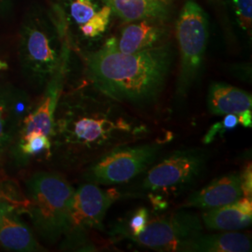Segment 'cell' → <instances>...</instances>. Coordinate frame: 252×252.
<instances>
[{"label":"cell","instance_id":"ffe728a7","mask_svg":"<svg viewBox=\"0 0 252 252\" xmlns=\"http://www.w3.org/2000/svg\"><path fill=\"white\" fill-rule=\"evenodd\" d=\"M52 148V140L48 135L38 131H32L19 136L13 150L17 152L20 158L26 159L41 153H48L51 155Z\"/></svg>","mask_w":252,"mask_h":252},{"label":"cell","instance_id":"f1b7e54d","mask_svg":"<svg viewBox=\"0 0 252 252\" xmlns=\"http://www.w3.org/2000/svg\"><path fill=\"white\" fill-rule=\"evenodd\" d=\"M160 1H162V2H164V3H166V4H169L172 0H160Z\"/></svg>","mask_w":252,"mask_h":252},{"label":"cell","instance_id":"8fae6325","mask_svg":"<svg viewBox=\"0 0 252 252\" xmlns=\"http://www.w3.org/2000/svg\"><path fill=\"white\" fill-rule=\"evenodd\" d=\"M31 110L26 93L9 85H0V177L8 154L18 140L23 121Z\"/></svg>","mask_w":252,"mask_h":252},{"label":"cell","instance_id":"3957f363","mask_svg":"<svg viewBox=\"0 0 252 252\" xmlns=\"http://www.w3.org/2000/svg\"><path fill=\"white\" fill-rule=\"evenodd\" d=\"M71 49L66 34L52 10L31 8L19 29L18 56L30 83L44 87Z\"/></svg>","mask_w":252,"mask_h":252},{"label":"cell","instance_id":"52a82bcc","mask_svg":"<svg viewBox=\"0 0 252 252\" xmlns=\"http://www.w3.org/2000/svg\"><path fill=\"white\" fill-rule=\"evenodd\" d=\"M52 11L74 43L91 46L105 36L112 10L104 0H52Z\"/></svg>","mask_w":252,"mask_h":252},{"label":"cell","instance_id":"e0dca14e","mask_svg":"<svg viewBox=\"0 0 252 252\" xmlns=\"http://www.w3.org/2000/svg\"><path fill=\"white\" fill-rule=\"evenodd\" d=\"M207 108L213 115H238L252 109V94L246 91L222 82H213L208 89Z\"/></svg>","mask_w":252,"mask_h":252},{"label":"cell","instance_id":"9c48e42d","mask_svg":"<svg viewBox=\"0 0 252 252\" xmlns=\"http://www.w3.org/2000/svg\"><path fill=\"white\" fill-rule=\"evenodd\" d=\"M203 234L199 217L189 211H177L166 216L149 220L144 230L126 238L156 252H184L187 243Z\"/></svg>","mask_w":252,"mask_h":252},{"label":"cell","instance_id":"44dd1931","mask_svg":"<svg viewBox=\"0 0 252 252\" xmlns=\"http://www.w3.org/2000/svg\"><path fill=\"white\" fill-rule=\"evenodd\" d=\"M149 210L146 207H139L135 210V212L130 216L128 220L127 226L121 227L118 230V234H123L126 237L132 236V235H137L140 234L149 221Z\"/></svg>","mask_w":252,"mask_h":252},{"label":"cell","instance_id":"7402d4cb","mask_svg":"<svg viewBox=\"0 0 252 252\" xmlns=\"http://www.w3.org/2000/svg\"><path fill=\"white\" fill-rule=\"evenodd\" d=\"M222 121L217 123L211 126L207 134L203 138V142L205 144H210L213 142L217 137L224 135L227 131L233 130L236 126H238V116L235 114H227L224 115Z\"/></svg>","mask_w":252,"mask_h":252},{"label":"cell","instance_id":"d4e9b609","mask_svg":"<svg viewBox=\"0 0 252 252\" xmlns=\"http://www.w3.org/2000/svg\"><path fill=\"white\" fill-rule=\"evenodd\" d=\"M14 8V0H0V17L7 18L11 15Z\"/></svg>","mask_w":252,"mask_h":252},{"label":"cell","instance_id":"83f0119b","mask_svg":"<svg viewBox=\"0 0 252 252\" xmlns=\"http://www.w3.org/2000/svg\"><path fill=\"white\" fill-rule=\"evenodd\" d=\"M5 205H6V204L2 202V198H1V194H0V214H1V211H2L3 207H5Z\"/></svg>","mask_w":252,"mask_h":252},{"label":"cell","instance_id":"7a4b0ae2","mask_svg":"<svg viewBox=\"0 0 252 252\" xmlns=\"http://www.w3.org/2000/svg\"><path fill=\"white\" fill-rule=\"evenodd\" d=\"M174 56L169 43L133 54L121 53L105 43L86 54L85 60L95 90L118 103L143 107L162 93Z\"/></svg>","mask_w":252,"mask_h":252},{"label":"cell","instance_id":"cb8c5ba5","mask_svg":"<svg viewBox=\"0 0 252 252\" xmlns=\"http://www.w3.org/2000/svg\"><path fill=\"white\" fill-rule=\"evenodd\" d=\"M240 182L242 195L244 197L252 198V162L247 163L243 170L240 173Z\"/></svg>","mask_w":252,"mask_h":252},{"label":"cell","instance_id":"7c38bea8","mask_svg":"<svg viewBox=\"0 0 252 252\" xmlns=\"http://www.w3.org/2000/svg\"><path fill=\"white\" fill-rule=\"evenodd\" d=\"M69 56L70 50L64 54L59 67L47 82L45 92L37 107L34 110H31L23 121L19 136L28 134L32 131H38L48 135L50 138L52 137L54 114L62 96L68 69Z\"/></svg>","mask_w":252,"mask_h":252},{"label":"cell","instance_id":"9a60e30c","mask_svg":"<svg viewBox=\"0 0 252 252\" xmlns=\"http://www.w3.org/2000/svg\"><path fill=\"white\" fill-rule=\"evenodd\" d=\"M252 198L243 197L234 203L207 210L203 222L208 230L236 231L252 224Z\"/></svg>","mask_w":252,"mask_h":252},{"label":"cell","instance_id":"4fadbf2b","mask_svg":"<svg viewBox=\"0 0 252 252\" xmlns=\"http://www.w3.org/2000/svg\"><path fill=\"white\" fill-rule=\"evenodd\" d=\"M167 20L142 19L126 23L106 44L121 53L133 54L166 43L169 35Z\"/></svg>","mask_w":252,"mask_h":252},{"label":"cell","instance_id":"d6986e66","mask_svg":"<svg viewBox=\"0 0 252 252\" xmlns=\"http://www.w3.org/2000/svg\"><path fill=\"white\" fill-rule=\"evenodd\" d=\"M112 14L125 23L142 19H163L169 17L168 4L160 0H104Z\"/></svg>","mask_w":252,"mask_h":252},{"label":"cell","instance_id":"277c9868","mask_svg":"<svg viewBox=\"0 0 252 252\" xmlns=\"http://www.w3.org/2000/svg\"><path fill=\"white\" fill-rule=\"evenodd\" d=\"M28 213L37 234L48 243L64 235L75 189L62 175L40 171L26 181Z\"/></svg>","mask_w":252,"mask_h":252},{"label":"cell","instance_id":"2e32d148","mask_svg":"<svg viewBox=\"0 0 252 252\" xmlns=\"http://www.w3.org/2000/svg\"><path fill=\"white\" fill-rule=\"evenodd\" d=\"M0 246L12 252H43L31 231L6 204L0 214Z\"/></svg>","mask_w":252,"mask_h":252},{"label":"cell","instance_id":"30bf717a","mask_svg":"<svg viewBox=\"0 0 252 252\" xmlns=\"http://www.w3.org/2000/svg\"><path fill=\"white\" fill-rule=\"evenodd\" d=\"M208 160L209 153L204 149L177 151L147 172L140 189L159 191L189 184L204 170Z\"/></svg>","mask_w":252,"mask_h":252},{"label":"cell","instance_id":"603a6c76","mask_svg":"<svg viewBox=\"0 0 252 252\" xmlns=\"http://www.w3.org/2000/svg\"><path fill=\"white\" fill-rule=\"evenodd\" d=\"M236 20L240 27L251 35L252 26V0H232Z\"/></svg>","mask_w":252,"mask_h":252},{"label":"cell","instance_id":"4316f807","mask_svg":"<svg viewBox=\"0 0 252 252\" xmlns=\"http://www.w3.org/2000/svg\"><path fill=\"white\" fill-rule=\"evenodd\" d=\"M8 68H9V64L6 63V62H4V61L0 60V71L7 70Z\"/></svg>","mask_w":252,"mask_h":252},{"label":"cell","instance_id":"5bb4252c","mask_svg":"<svg viewBox=\"0 0 252 252\" xmlns=\"http://www.w3.org/2000/svg\"><path fill=\"white\" fill-rule=\"evenodd\" d=\"M240 174L234 172L212 180L203 189L190 194L182 207L211 209L234 203L241 198Z\"/></svg>","mask_w":252,"mask_h":252},{"label":"cell","instance_id":"484cf974","mask_svg":"<svg viewBox=\"0 0 252 252\" xmlns=\"http://www.w3.org/2000/svg\"><path fill=\"white\" fill-rule=\"evenodd\" d=\"M237 116H238L239 124H241L244 127H250V128L252 127V109H247L243 112H241L240 114H238Z\"/></svg>","mask_w":252,"mask_h":252},{"label":"cell","instance_id":"5b68a950","mask_svg":"<svg viewBox=\"0 0 252 252\" xmlns=\"http://www.w3.org/2000/svg\"><path fill=\"white\" fill-rule=\"evenodd\" d=\"M176 37L180 55L176 95L182 100L198 78L207 50L208 17L196 2L184 4L176 23Z\"/></svg>","mask_w":252,"mask_h":252},{"label":"cell","instance_id":"8992f818","mask_svg":"<svg viewBox=\"0 0 252 252\" xmlns=\"http://www.w3.org/2000/svg\"><path fill=\"white\" fill-rule=\"evenodd\" d=\"M116 189H103L94 183H84L74 191L63 249L90 248L88 235L102 230L103 220L111 205L120 198Z\"/></svg>","mask_w":252,"mask_h":252},{"label":"cell","instance_id":"ac0fdd59","mask_svg":"<svg viewBox=\"0 0 252 252\" xmlns=\"http://www.w3.org/2000/svg\"><path fill=\"white\" fill-rule=\"evenodd\" d=\"M252 251L249 235L231 231L215 234H200L189 241L183 252H248Z\"/></svg>","mask_w":252,"mask_h":252},{"label":"cell","instance_id":"ba28073f","mask_svg":"<svg viewBox=\"0 0 252 252\" xmlns=\"http://www.w3.org/2000/svg\"><path fill=\"white\" fill-rule=\"evenodd\" d=\"M161 151L159 144L122 145L102 154L86 172V179L96 185L126 183L153 163Z\"/></svg>","mask_w":252,"mask_h":252},{"label":"cell","instance_id":"6da1fadb","mask_svg":"<svg viewBox=\"0 0 252 252\" xmlns=\"http://www.w3.org/2000/svg\"><path fill=\"white\" fill-rule=\"evenodd\" d=\"M95 92L66 94L57 105L51 140L67 162H86L102 152L134 142L146 132L144 125L118 102Z\"/></svg>","mask_w":252,"mask_h":252}]
</instances>
